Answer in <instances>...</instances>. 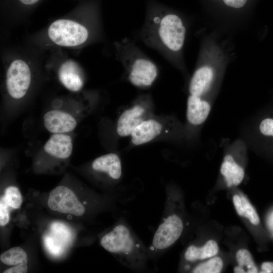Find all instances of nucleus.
Returning a JSON list of instances; mask_svg holds the SVG:
<instances>
[{
    "instance_id": "nucleus-5",
    "label": "nucleus",
    "mask_w": 273,
    "mask_h": 273,
    "mask_svg": "<svg viewBox=\"0 0 273 273\" xmlns=\"http://www.w3.org/2000/svg\"><path fill=\"white\" fill-rule=\"evenodd\" d=\"M183 223L175 214L167 217L157 230L152 242L153 246L163 250L173 244L180 237L183 230Z\"/></svg>"
},
{
    "instance_id": "nucleus-28",
    "label": "nucleus",
    "mask_w": 273,
    "mask_h": 273,
    "mask_svg": "<svg viewBox=\"0 0 273 273\" xmlns=\"http://www.w3.org/2000/svg\"><path fill=\"white\" fill-rule=\"evenodd\" d=\"M261 271L263 273H273V262L266 261L261 265Z\"/></svg>"
},
{
    "instance_id": "nucleus-24",
    "label": "nucleus",
    "mask_w": 273,
    "mask_h": 273,
    "mask_svg": "<svg viewBox=\"0 0 273 273\" xmlns=\"http://www.w3.org/2000/svg\"><path fill=\"white\" fill-rule=\"evenodd\" d=\"M9 207L3 197L1 198L0 201V225L1 226L7 225L10 221Z\"/></svg>"
},
{
    "instance_id": "nucleus-25",
    "label": "nucleus",
    "mask_w": 273,
    "mask_h": 273,
    "mask_svg": "<svg viewBox=\"0 0 273 273\" xmlns=\"http://www.w3.org/2000/svg\"><path fill=\"white\" fill-rule=\"evenodd\" d=\"M226 7L233 9H241L247 4L248 0H221Z\"/></svg>"
},
{
    "instance_id": "nucleus-14",
    "label": "nucleus",
    "mask_w": 273,
    "mask_h": 273,
    "mask_svg": "<svg viewBox=\"0 0 273 273\" xmlns=\"http://www.w3.org/2000/svg\"><path fill=\"white\" fill-rule=\"evenodd\" d=\"M92 166L95 171L106 172L114 179L119 178L121 175V161L118 155L114 153L97 158L93 162Z\"/></svg>"
},
{
    "instance_id": "nucleus-8",
    "label": "nucleus",
    "mask_w": 273,
    "mask_h": 273,
    "mask_svg": "<svg viewBox=\"0 0 273 273\" xmlns=\"http://www.w3.org/2000/svg\"><path fill=\"white\" fill-rule=\"evenodd\" d=\"M43 118L45 127L54 133L69 132L76 126V121L73 116L60 110L50 111L44 115Z\"/></svg>"
},
{
    "instance_id": "nucleus-29",
    "label": "nucleus",
    "mask_w": 273,
    "mask_h": 273,
    "mask_svg": "<svg viewBox=\"0 0 273 273\" xmlns=\"http://www.w3.org/2000/svg\"><path fill=\"white\" fill-rule=\"evenodd\" d=\"M39 0H20V1L25 4L27 5H32L36 2H37Z\"/></svg>"
},
{
    "instance_id": "nucleus-30",
    "label": "nucleus",
    "mask_w": 273,
    "mask_h": 273,
    "mask_svg": "<svg viewBox=\"0 0 273 273\" xmlns=\"http://www.w3.org/2000/svg\"><path fill=\"white\" fill-rule=\"evenodd\" d=\"M234 272H236V273H245V272H246V270L244 269V268L240 266H236L234 269Z\"/></svg>"
},
{
    "instance_id": "nucleus-10",
    "label": "nucleus",
    "mask_w": 273,
    "mask_h": 273,
    "mask_svg": "<svg viewBox=\"0 0 273 273\" xmlns=\"http://www.w3.org/2000/svg\"><path fill=\"white\" fill-rule=\"evenodd\" d=\"M145 109L137 105L124 111L118 118L117 132L121 136L131 135L134 128L144 121Z\"/></svg>"
},
{
    "instance_id": "nucleus-13",
    "label": "nucleus",
    "mask_w": 273,
    "mask_h": 273,
    "mask_svg": "<svg viewBox=\"0 0 273 273\" xmlns=\"http://www.w3.org/2000/svg\"><path fill=\"white\" fill-rule=\"evenodd\" d=\"M161 130L162 126L158 121L153 119L144 120L132 132V143L135 145L147 143L158 136Z\"/></svg>"
},
{
    "instance_id": "nucleus-26",
    "label": "nucleus",
    "mask_w": 273,
    "mask_h": 273,
    "mask_svg": "<svg viewBox=\"0 0 273 273\" xmlns=\"http://www.w3.org/2000/svg\"><path fill=\"white\" fill-rule=\"evenodd\" d=\"M28 270L27 263H21L9 268L3 271L4 273H25Z\"/></svg>"
},
{
    "instance_id": "nucleus-16",
    "label": "nucleus",
    "mask_w": 273,
    "mask_h": 273,
    "mask_svg": "<svg viewBox=\"0 0 273 273\" xmlns=\"http://www.w3.org/2000/svg\"><path fill=\"white\" fill-rule=\"evenodd\" d=\"M220 172L224 177L227 186H238L242 181L244 171L234 160L232 156L227 155L224 158L220 167Z\"/></svg>"
},
{
    "instance_id": "nucleus-12",
    "label": "nucleus",
    "mask_w": 273,
    "mask_h": 273,
    "mask_svg": "<svg viewBox=\"0 0 273 273\" xmlns=\"http://www.w3.org/2000/svg\"><path fill=\"white\" fill-rule=\"evenodd\" d=\"M214 69L204 65L197 69L191 79L189 92L192 95L200 97L210 87L214 78Z\"/></svg>"
},
{
    "instance_id": "nucleus-15",
    "label": "nucleus",
    "mask_w": 273,
    "mask_h": 273,
    "mask_svg": "<svg viewBox=\"0 0 273 273\" xmlns=\"http://www.w3.org/2000/svg\"><path fill=\"white\" fill-rule=\"evenodd\" d=\"M210 107L200 97L191 95L188 99L187 117L188 121L193 124H200L207 118Z\"/></svg>"
},
{
    "instance_id": "nucleus-17",
    "label": "nucleus",
    "mask_w": 273,
    "mask_h": 273,
    "mask_svg": "<svg viewBox=\"0 0 273 273\" xmlns=\"http://www.w3.org/2000/svg\"><path fill=\"white\" fill-rule=\"evenodd\" d=\"M218 252V246L213 240L208 241L202 247L192 245L189 247L185 254L186 260L194 261L211 258L216 255Z\"/></svg>"
},
{
    "instance_id": "nucleus-7",
    "label": "nucleus",
    "mask_w": 273,
    "mask_h": 273,
    "mask_svg": "<svg viewBox=\"0 0 273 273\" xmlns=\"http://www.w3.org/2000/svg\"><path fill=\"white\" fill-rule=\"evenodd\" d=\"M101 244L105 250L113 253L127 254L132 251L134 246L129 230L122 224L104 236Z\"/></svg>"
},
{
    "instance_id": "nucleus-11",
    "label": "nucleus",
    "mask_w": 273,
    "mask_h": 273,
    "mask_svg": "<svg viewBox=\"0 0 273 273\" xmlns=\"http://www.w3.org/2000/svg\"><path fill=\"white\" fill-rule=\"evenodd\" d=\"M72 148L71 138L63 133H54L44 146L48 154L60 159L68 158L71 155Z\"/></svg>"
},
{
    "instance_id": "nucleus-23",
    "label": "nucleus",
    "mask_w": 273,
    "mask_h": 273,
    "mask_svg": "<svg viewBox=\"0 0 273 273\" xmlns=\"http://www.w3.org/2000/svg\"><path fill=\"white\" fill-rule=\"evenodd\" d=\"M259 130L263 135L273 138V118L263 119L259 125Z\"/></svg>"
},
{
    "instance_id": "nucleus-22",
    "label": "nucleus",
    "mask_w": 273,
    "mask_h": 273,
    "mask_svg": "<svg viewBox=\"0 0 273 273\" xmlns=\"http://www.w3.org/2000/svg\"><path fill=\"white\" fill-rule=\"evenodd\" d=\"M241 197L244 209L243 216L247 218L252 224L258 225L260 219L256 211L245 196L242 195Z\"/></svg>"
},
{
    "instance_id": "nucleus-6",
    "label": "nucleus",
    "mask_w": 273,
    "mask_h": 273,
    "mask_svg": "<svg viewBox=\"0 0 273 273\" xmlns=\"http://www.w3.org/2000/svg\"><path fill=\"white\" fill-rule=\"evenodd\" d=\"M129 79L136 86H150L158 74L157 66L151 60L143 56L134 57L130 62Z\"/></svg>"
},
{
    "instance_id": "nucleus-18",
    "label": "nucleus",
    "mask_w": 273,
    "mask_h": 273,
    "mask_svg": "<svg viewBox=\"0 0 273 273\" xmlns=\"http://www.w3.org/2000/svg\"><path fill=\"white\" fill-rule=\"evenodd\" d=\"M2 263L7 265L15 266L21 263H27V255L20 247H15L3 252L0 256Z\"/></svg>"
},
{
    "instance_id": "nucleus-19",
    "label": "nucleus",
    "mask_w": 273,
    "mask_h": 273,
    "mask_svg": "<svg viewBox=\"0 0 273 273\" xmlns=\"http://www.w3.org/2000/svg\"><path fill=\"white\" fill-rule=\"evenodd\" d=\"M223 267V261L219 257H213L199 264L193 270L195 273H219Z\"/></svg>"
},
{
    "instance_id": "nucleus-27",
    "label": "nucleus",
    "mask_w": 273,
    "mask_h": 273,
    "mask_svg": "<svg viewBox=\"0 0 273 273\" xmlns=\"http://www.w3.org/2000/svg\"><path fill=\"white\" fill-rule=\"evenodd\" d=\"M233 201L236 210L238 215L240 216H243L244 209L241 196L238 195H235L233 196Z\"/></svg>"
},
{
    "instance_id": "nucleus-21",
    "label": "nucleus",
    "mask_w": 273,
    "mask_h": 273,
    "mask_svg": "<svg viewBox=\"0 0 273 273\" xmlns=\"http://www.w3.org/2000/svg\"><path fill=\"white\" fill-rule=\"evenodd\" d=\"M3 198L8 205L13 209H19L22 203V196L19 189L14 186L8 187Z\"/></svg>"
},
{
    "instance_id": "nucleus-4",
    "label": "nucleus",
    "mask_w": 273,
    "mask_h": 273,
    "mask_svg": "<svg viewBox=\"0 0 273 273\" xmlns=\"http://www.w3.org/2000/svg\"><path fill=\"white\" fill-rule=\"evenodd\" d=\"M48 205L53 211L77 216L85 212L84 206L74 192L63 186H58L51 192Z\"/></svg>"
},
{
    "instance_id": "nucleus-20",
    "label": "nucleus",
    "mask_w": 273,
    "mask_h": 273,
    "mask_svg": "<svg viewBox=\"0 0 273 273\" xmlns=\"http://www.w3.org/2000/svg\"><path fill=\"white\" fill-rule=\"evenodd\" d=\"M236 258L239 266L247 268L246 272H258V268L248 250L245 249H239L236 253Z\"/></svg>"
},
{
    "instance_id": "nucleus-1",
    "label": "nucleus",
    "mask_w": 273,
    "mask_h": 273,
    "mask_svg": "<svg viewBox=\"0 0 273 273\" xmlns=\"http://www.w3.org/2000/svg\"><path fill=\"white\" fill-rule=\"evenodd\" d=\"M186 29L181 18L174 14L156 16L148 22L145 29L150 43L169 53H177L183 48Z\"/></svg>"
},
{
    "instance_id": "nucleus-3",
    "label": "nucleus",
    "mask_w": 273,
    "mask_h": 273,
    "mask_svg": "<svg viewBox=\"0 0 273 273\" xmlns=\"http://www.w3.org/2000/svg\"><path fill=\"white\" fill-rule=\"evenodd\" d=\"M30 82L31 72L27 63L20 59L13 61L7 72V89L10 96L16 99L23 97Z\"/></svg>"
},
{
    "instance_id": "nucleus-9",
    "label": "nucleus",
    "mask_w": 273,
    "mask_h": 273,
    "mask_svg": "<svg viewBox=\"0 0 273 273\" xmlns=\"http://www.w3.org/2000/svg\"><path fill=\"white\" fill-rule=\"evenodd\" d=\"M58 76L63 85L71 91H79L83 86V81L79 67L72 60L66 61L61 65Z\"/></svg>"
},
{
    "instance_id": "nucleus-2",
    "label": "nucleus",
    "mask_w": 273,
    "mask_h": 273,
    "mask_svg": "<svg viewBox=\"0 0 273 273\" xmlns=\"http://www.w3.org/2000/svg\"><path fill=\"white\" fill-rule=\"evenodd\" d=\"M50 39L62 47H75L86 41L87 29L81 24L68 19H59L53 22L48 31Z\"/></svg>"
}]
</instances>
